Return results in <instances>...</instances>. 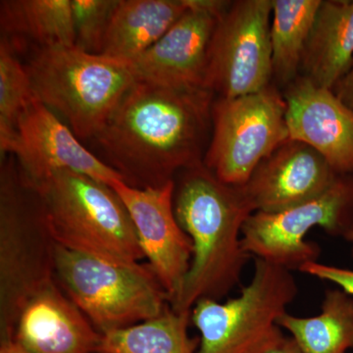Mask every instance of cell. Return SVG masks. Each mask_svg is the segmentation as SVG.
I'll return each mask as SVG.
<instances>
[{
    "label": "cell",
    "instance_id": "cell-1",
    "mask_svg": "<svg viewBox=\"0 0 353 353\" xmlns=\"http://www.w3.org/2000/svg\"><path fill=\"white\" fill-rule=\"evenodd\" d=\"M216 95L136 82L94 139L102 161L137 189L160 188L203 161Z\"/></svg>",
    "mask_w": 353,
    "mask_h": 353
},
{
    "label": "cell",
    "instance_id": "cell-2",
    "mask_svg": "<svg viewBox=\"0 0 353 353\" xmlns=\"http://www.w3.org/2000/svg\"><path fill=\"white\" fill-rule=\"evenodd\" d=\"M174 181V212L192 240V259L170 306L192 312L201 299L222 301L240 285L252 257L241 233L254 210L241 187L221 181L203 161L179 172Z\"/></svg>",
    "mask_w": 353,
    "mask_h": 353
},
{
    "label": "cell",
    "instance_id": "cell-3",
    "mask_svg": "<svg viewBox=\"0 0 353 353\" xmlns=\"http://www.w3.org/2000/svg\"><path fill=\"white\" fill-rule=\"evenodd\" d=\"M26 183L57 245L117 264L145 259L131 216L108 183L72 171Z\"/></svg>",
    "mask_w": 353,
    "mask_h": 353
},
{
    "label": "cell",
    "instance_id": "cell-4",
    "mask_svg": "<svg viewBox=\"0 0 353 353\" xmlns=\"http://www.w3.org/2000/svg\"><path fill=\"white\" fill-rule=\"evenodd\" d=\"M36 99L80 141L94 139L137 82L127 62L74 46L37 48L25 65Z\"/></svg>",
    "mask_w": 353,
    "mask_h": 353
},
{
    "label": "cell",
    "instance_id": "cell-5",
    "mask_svg": "<svg viewBox=\"0 0 353 353\" xmlns=\"http://www.w3.org/2000/svg\"><path fill=\"white\" fill-rule=\"evenodd\" d=\"M57 245L12 155L0 169V341L12 339L26 301L54 282Z\"/></svg>",
    "mask_w": 353,
    "mask_h": 353
},
{
    "label": "cell",
    "instance_id": "cell-6",
    "mask_svg": "<svg viewBox=\"0 0 353 353\" xmlns=\"http://www.w3.org/2000/svg\"><path fill=\"white\" fill-rule=\"evenodd\" d=\"M299 292L292 271L255 259L250 284L225 303L203 299L190 312L196 353H267L285 338L278 320Z\"/></svg>",
    "mask_w": 353,
    "mask_h": 353
},
{
    "label": "cell",
    "instance_id": "cell-7",
    "mask_svg": "<svg viewBox=\"0 0 353 353\" xmlns=\"http://www.w3.org/2000/svg\"><path fill=\"white\" fill-rule=\"evenodd\" d=\"M55 278L101 334L152 320L169 305L148 264L113 263L57 245Z\"/></svg>",
    "mask_w": 353,
    "mask_h": 353
},
{
    "label": "cell",
    "instance_id": "cell-8",
    "mask_svg": "<svg viewBox=\"0 0 353 353\" xmlns=\"http://www.w3.org/2000/svg\"><path fill=\"white\" fill-rule=\"evenodd\" d=\"M288 139L287 103L275 83L243 97H216L203 163L223 182L241 187Z\"/></svg>",
    "mask_w": 353,
    "mask_h": 353
},
{
    "label": "cell",
    "instance_id": "cell-9",
    "mask_svg": "<svg viewBox=\"0 0 353 353\" xmlns=\"http://www.w3.org/2000/svg\"><path fill=\"white\" fill-rule=\"evenodd\" d=\"M315 227L343 239L353 231V175L339 176L326 192L294 208L252 213L243 225L241 245L250 256L299 270L321 254L317 243L306 241Z\"/></svg>",
    "mask_w": 353,
    "mask_h": 353
},
{
    "label": "cell",
    "instance_id": "cell-10",
    "mask_svg": "<svg viewBox=\"0 0 353 353\" xmlns=\"http://www.w3.org/2000/svg\"><path fill=\"white\" fill-rule=\"evenodd\" d=\"M272 11L273 0H236L218 21L204 80L216 97L255 94L273 83Z\"/></svg>",
    "mask_w": 353,
    "mask_h": 353
},
{
    "label": "cell",
    "instance_id": "cell-11",
    "mask_svg": "<svg viewBox=\"0 0 353 353\" xmlns=\"http://www.w3.org/2000/svg\"><path fill=\"white\" fill-rule=\"evenodd\" d=\"M110 187L124 202L143 255L168 294L170 304L192 259V240L174 212L175 181L150 189H137L123 181H115Z\"/></svg>",
    "mask_w": 353,
    "mask_h": 353
},
{
    "label": "cell",
    "instance_id": "cell-12",
    "mask_svg": "<svg viewBox=\"0 0 353 353\" xmlns=\"http://www.w3.org/2000/svg\"><path fill=\"white\" fill-rule=\"evenodd\" d=\"M7 155L15 158L23 178L29 182L58 171L76 172L108 185L123 181L117 172L83 145L57 114L37 99L18 121Z\"/></svg>",
    "mask_w": 353,
    "mask_h": 353
},
{
    "label": "cell",
    "instance_id": "cell-13",
    "mask_svg": "<svg viewBox=\"0 0 353 353\" xmlns=\"http://www.w3.org/2000/svg\"><path fill=\"white\" fill-rule=\"evenodd\" d=\"M340 176L312 146L288 139L241 185L254 212L275 213L319 196Z\"/></svg>",
    "mask_w": 353,
    "mask_h": 353
},
{
    "label": "cell",
    "instance_id": "cell-14",
    "mask_svg": "<svg viewBox=\"0 0 353 353\" xmlns=\"http://www.w3.org/2000/svg\"><path fill=\"white\" fill-rule=\"evenodd\" d=\"M283 94L290 138L315 148L339 175H353V109L303 76Z\"/></svg>",
    "mask_w": 353,
    "mask_h": 353
},
{
    "label": "cell",
    "instance_id": "cell-15",
    "mask_svg": "<svg viewBox=\"0 0 353 353\" xmlns=\"http://www.w3.org/2000/svg\"><path fill=\"white\" fill-rule=\"evenodd\" d=\"M219 19L188 6L187 12L161 39L128 62L137 82L204 88L209 46Z\"/></svg>",
    "mask_w": 353,
    "mask_h": 353
},
{
    "label": "cell",
    "instance_id": "cell-16",
    "mask_svg": "<svg viewBox=\"0 0 353 353\" xmlns=\"http://www.w3.org/2000/svg\"><path fill=\"white\" fill-rule=\"evenodd\" d=\"M11 340L29 353H97L102 334L55 280L26 301Z\"/></svg>",
    "mask_w": 353,
    "mask_h": 353
},
{
    "label": "cell",
    "instance_id": "cell-17",
    "mask_svg": "<svg viewBox=\"0 0 353 353\" xmlns=\"http://www.w3.org/2000/svg\"><path fill=\"white\" fill-rule=\"evenodd\" d=\"M353 62V0H322L304 50L301 76L333 90Z\"/></svg>",
    "mask_w": 353,
    "mask_h": 353
},
{
    "label": "cell",
    "instance_id": "cell-18",
    "mask_svg": "<svg viewBox=\"0 0 353 353\" xmlns=\"http://www.w3.org/2000/svg\"><path fill=\"white\" fill-rule=\"evenodd\" d=\"M187 11L185 0H119L101 55L128 63L152 48Z\"/></svg>",
    "mask_w": 353,
    "mask_h": 353
},
{
    "label": "cell",
    "instance_id": "cell-19",
    "mask_svg": "<svg viewBox=\"0 0 353 353\" xmlns=\"http://www.w3.org/2000/svg\"><path fill=\"white\" fill-rule=\"evenodd\" d=\"M278 325L303 353H347L353 350V297L340 288L327 290L319 315L297 317L287 312Z\"/></svg>",
    "mask_w": 353,
    "mask_h": 353
},
{
    "label": "cell",
    "instance_id": "cell-20",
    "mask_svg": "<svg viewBox=\"0 0 353 353\" xmlns=\"http://www.w3.org/2000/svg\"><path fill=\"white\" fill-rule=\"evenodd\" d=\"M0 28L4 37H22L38 48L75 46L71 0H2Z\"/></svg>",
    "mask_w": 353,
    "mask_h": 353
},
{
    "label": "cell",
    "instance_id": "cell-21",
    "mask_svg": "<svg viewBox=\"0 0 353 353\" xmlns=\"http://www.w3.org/2000/svg\"><path fill=\"white\" fill-rule=\"evenodd\" d=\"M322 0H273L270 39L273 83L290 85L301 76V62Z\"/></svg>",
    "mask_w": 353,
    "mask_h": 353
},
{
    "label": "cell",
    "instance_id": "cell-22",
    "mask_svg": "<svg viewBox=\"0 0 353 353\" xmlns=\"http://www.w3.org/2000/svg\"><path fill=\"white\" fill-rule=\"evenodd\" d=\"M190 312L170 304L157 318L102 334L97 353H196L199 339L190 338Z\"/></svg>",
    "mask_w": 353,
    "mask_h": 353
},
{
    "label": "cell",
    "instance_id": "cell-23",
    "mask_svg": "<svg viewBox=\"0 0 353 353\" xmlns=\"http://www.w3.org/2000/svg\"><path fill=\"white\" fill-rule=\"evenodd\" d=\"M36 99L31 79L6 37L0 41V152L6 157L16 127L28 106Z\"/></svg>",
    "mask_w": 353,
    "mask_h": 353
},
{
    "label": "cell",
    "instance_id": "cell-24",
    "mask_svg": "<svg viewBox=\"0 0 353 353\" xmlns=\"http://www.w3.org/2000/svg\"><path fill=\"white\" fill-rule=\"evenodd\" d=\"M119 0H71L75 46L101 54L109 25Z\"/></svg>",
    "mask_w": 353,
    "mask_h": 353
},
{
    "label": "cell",
    "instance_id": "cell-25",
    "mask_svg": "<svg viewBox=\"0 0 353 353\" xmlns=\"http://www.w3.org/2000/svg\"><path fill=\"white\" fill-rule=\"evenodd\" d=\"M299 271L319 280L333 283L336 287L353 297V270L352 269L341 268V267L322 264L319 262H310L301 266Z\"/></svg>",
    "mask_w": 353,
    "mask_h": 353
},
{
    "label": "cell",
    "instance_id": "cell-26",
    "mask_svg": "<svg viewBox=\"0 0 353 353\" xmlns=\"http://www.w3.org/2000/svg\"><path fill=\"white\" fill-rule=\"evenodd\" d=\"M333 92L345 105L353 109V62L347 75L336 83Z\"/></svg>",
    "mask_w": 353,
    "mask_h": 353
},
{
    "label": "cell",
    "instance_id": "cell-27",
    "mask_svg": "<svg viewBox=\"0 0 353 353\" xmlns=\"http://www.w3.org/2000/svg\"><path fill=\"white\" fill-rule=\"evenodd\" d=\"M267 353H303L301 348L296 345L294 339L290 336H285L282 343H279L277 347H274Z\"/></svg>",
    "mask_w": 353,
    "mask_h": 353
},
{
    "label": "cell",
    "instance_id": "cell-28",
    "mask_svg": "<svg viewBox=\"0 0 353 353\" xmlns=\"http://www.w3.org/2000/svg\"><path fill=\"white\" fill-rule=\"evenodd\" d=\"M0 353H29L13 340L0 341Z\"/></svg>",
    "mask_w": 353,
    "mask_h": 353
},
{
    "label": "cell",
    "instance_id": "cell-29",
    "mask_svg": "<svg viewBox=\"0 0 353 353\" xmlns=\"http://www.w3.org/2000/svg\"><path fill=\"white\" fill-rule=\"evenodd\" d=\"M345 240L347 241L348 243H350V245H352V250L353 253V231L350 232V233L348 234L347 236H345Z\"/></svg>",
    "mask_w": 353,
    "mask_h": 353
}]
</instances>
